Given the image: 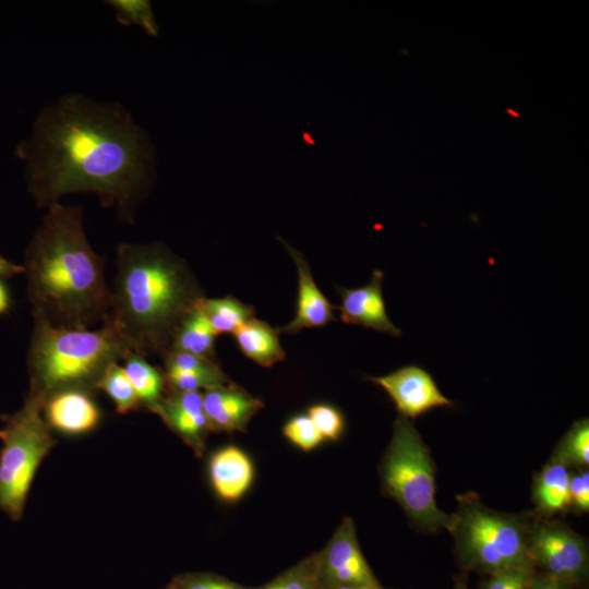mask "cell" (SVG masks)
<instances>
[{
  "mask_svg": "<svg viewBox=\"0 0 589 589\" xmlns=\"http://www.w3.org/2000/svg\"><path fill=\"white\" fill-rule=\"evenodd\" d=\"M16 155L37 206L88 193L127 223H133L155 177L154 145L132 115L79 93L45 106Z\"/></svg>",
  "mask_w": 589,
  "mask_h": 589,
  "instance_id": "cell-1",
  "label": "cell"
},
{
  "mask_svg": "<svg viewBox=\"0 0 589 589\" xmlns=\"http://www.w3.org/2000/svg\"><path fill=\"white\" fill-rule=\"evenodd\" d=\"M23 267L33 315L75 329L107 317L110 288L105 264L88 242L81 207L57 203L47 208Z\"/></svg>",
  "mask_w": 589,
  "mask_h": 589,
  "instance_id": "cell-2",
  "label": "cell"
},
{
  "mask_svg": "<svg viewBox=\"0 0 589 589\" xmlns=\"http://www.w3.org/2000/svg\"><path fill=\"white\" fill-rule=\"evenodd\" d=\"M202 297L185 262L163 243H121L105 321L132 352L164 357L178 325Z\"/></svg>",
  "mask_w": 589,
  "mask_h": 589,
  "instance_id": "cell-3",
  "label": "cell"
},
{
  "mask_svg": "<svg viewBox=\"0 0 589 589\" xmlns=\"http://www.w3.org/2000/svg\"><path fill=\"white\" fill-rule=\"evenodd\" d=\"M33 318L28 393L43 401L63 389L93 393L106 369L132 352L108 321L91 330L53 326L35 315Z\"/></svg>",
  "mask_w": 589,
  "mask_h": 589,
  "instance_id": "cell-4",
  "label": "cell"
},
{
  "mask_svg": "<svg viewBox=\"0 0 589 589\" xmlns=\"http://www.w3.org/2000/svg\"><path fill=\"white\" fill-rule=\"evenodd\" d=\"M450 531L455 555L464 570L492 575L533 564L528 556V534L537 514H508L486 507L474 492L457 495Z\"/></svg>",
  "mask_w": 589,
  "mask_h": 589,
  "instance_id": "cell-5",
  "label": "cell"
},
{
  "mask_svg": "<svg viewBox=\"0 0 589 589\" xmlns=\"http://www.w3.org/2000/svg\"><path fill=\"white\" fill-rule=\"evenodd\" d=\"M380 472L383 491L399 504L411 522L428 532L452 531L455 514L437 507L434 464L409 419L398 416L395 420Z\"/></svg>",
  "mask_w": 589,
  "mask_h": 589,
  "instance_id": "cell-6",
  "label": "cell"
},
{
  "mask_svg": "<svg viewBox=\"0 0 589 589\" xmlns=\"http://www.w3.org/2000/svg\"><path fill=\"white\" fill-rule=\"evenodd\" d=\"M43 404L28 393L19 410L4 417L0 430V508L13 520L22 517L35 473L57 444L44 419Z\"/></svg>",
  "mask_w": 589,
  "mask_h": 589,
  "instance_id": "cell-7",
  "label": "cell"
},
{
  "mask_svg": "<svg viewBox=\"0 0 589 589\" xmlns=\"http://www.w3.org/2000/svg\"><path fill=\"white\" fill-rule=\"evenodd\" d=\"M534 567L573 588H585L589 575L587 540L560 520L536 515L528 534Z\"/></svg>",
  "mask_w": 589,
  "mask_h": 589,
  "instance_id": "cell-8",
  "label": "cell"
},
{
  "mask_svg": "<svg viewBox=\"0 0 589 589\" xmlns=\"http://www.w3.org/2000/svg\"><path fill=\"white\" fill-rule=\"evenodd\" d=\"M318 589L382 586L359 545L354 521L345 517L324 549L316 553Z\"/></svg>",
  "mask_w": 589,
  "mask_h": 589,
  "instance_id": "cell-9",
  "label": "cell"
},
{
  "mask_svg": "<svg viewBox=\"0 0 589 589\" xmlns=\"http://www.w3.org/2000/svg\"><path fill=\"white\" fill-rule=\"evenodd\" d=\"M381 386L394 402L399 416L416 419L434 408L455 406L438 389L432 375L417 364H408L383 375L368 376Z\"/></svg>",
  "mask_w": 589,
  "mask_h": 589,
  "instance_id": "cell-10",
  "label": "cell"
},
{
  "mask_svg": "<svg viewBox=\"0 0 589 589\" xmlns=\"http://www.w3.org/2000/svg\"><path fill=\"white\" fill-rule=\"evenodd\" d=\"M384 273L375 269L371 280L356 289L335 287L341 298L340 320L346 324L360 325L380 333L399 337L401 329L387 315L383 298Z\"/></svg>",
  "mask_w": 589,
  "mask_h": 589,
  "instance_id": "cell-11",
  "label": "cell"
},
{
  "mask_svg": "<svg viewBox=\"0 0 589 589\" xmlns=\"http://www.w3.org/2000/svg\"><path fill=\"white\" fill-rule=\"evenodd\" d=\"M202 394L211 432H243L253 416L264 406L260 398L231 381Z\"/></svg>",
  "mask_w": 589,
  "mask_h": 589,
  "instance_id": "cell-12",
  "label": "cell"
},
{
  "mask_svg": "<svg viewBox=\"0 0 589 589\" xmlns=\"http://www.w3.org/2000/svg\"><path fill=\"white\" fill-rule=\"evenodd\" d=\"M157 416L197 456L205 449V441L211 432L203 406L202 392H167Z\"/></svg>",
  "mask_w": 589,
  "mask_h": 589,
  "instance_id": "cell-13",
  "label": "cell"
},
{
  "mask_svg": "<svg viewBox=\"0 0 589 589\" xmlns=\"http://www.w3.org/2000/svg\"><path fill=\"white\" fill-rule=\"evenodd\" d=\"M43 416L50 430L67 435H82L94 430L101 418L92 393L70 388L49 395L43 404Z\"/></svg>",
  "mask_w": 589,
  "mask_h": 589,
  "instance_id": "cell-14",
  "label": "cell"
},
{
  "mask_svg": "<svg viewBox=\"0 0 589 589\" xmlns=\"http://www.w3.org/2000/svg\"><path fill=\"white\" fill-rule=\"evenodd\" d=\"M292 257L298 274V298L294 317L279 333L297 334L302 329L323 327L336 321L334 306L318 289L302 254L281 239Z\"/></svg>",
  "mask_w": 589,
  "mask_h": 589,
  "instance_id": "cell-15",
  "label": "cell"
},
{
  "mask_svg": "<svg viewBox=\"0 0 589 589\" xmlns=\"http://www.w3.org/2000/svg\"><path fill=\"white\" fill-rule=\"evenodd\" d=\"M163 359L169 390L204 392L230 382L216 360L180 351H168Z\"/></svg>",
  "mask_w": 589,
  "mask_h": 589,
  "instance_id": "cell-16",
  "label": "cell"
},
{
  "mask_svg": "<svg viewBox=\"0 0 589 589\" xmlns=\"http://www.w3.org/2000/svg\"><path fill=\"white\" fill-rule=\"evenodd\" d=\"M208 474L217 496L226 502H236L250 489L254 467L242 449L228 445L211 456Z\"/></svg>",
  "mask_w": 589,
  "mask_h": 589,
  "instance_id": "cell-17",
  "label": "cell"
},
{
  "mask_svg": "<svg viewBox=\"0 0 589 589\" xmlns=\"http://www.w3.org/2000/svg\"><path fill=\"white\" fill-rule=\"evenodd\" d=\"M233 335L241 352L260 366L271 368L286 358L278 328L262 320L250 318Z\"/></svg>",
  "mask_w": 589,
  "mask_h": 589,
  "instance_id": "cell-18",
  "label": "cell"
},
{
  "mask_svg": "<svg viewBox=\"0 0 589 589\" xmlns=\"http://www.w3.org/2000/svg\"><path fill=\"white\" fill-rule=\"evenodd\" d=\"M570 470L562 462L551 460L534 478L532 501L537 515L543 518L567 510L569 505Z\"/></svg>",
  "mask_w": 589,
  "mask_h": 589,
  "instance_id": "cell-19",
  "label": "cell"
},
{
  "mask_svg": "<svg viewBox=\"0 0 589 589\" xmlns=\"http://www.w3.org/2000/svg\"><path fill=\"white\" fill-rule=\"evenodd\" d=\"M123 370L132 384L141 406L156 413L168 387L165 374L145 360V357L131 352L123 360Z\"/></svg>",
  "mask_w": 589,
  "mask_h": 589,
  "instance_id": "cell-20",
  "label": "cell"
},
{
  "mask_svg": "<svg viewBox=\"0 0 589 589\" xmlns=\"http://www.w3.org/2000/svg\"><path fill=\"white\" fill-rule=\"evenodd\" d=\"M217 336L194 305L175 330L169 351L187 352L216 360L215 340Z\"/></svg>",
  "mask_w": 589,
  "mask_h": 589,
  "instance_id": "cell-21",
  "label": "cell"
},
{
  "mask_svg": "<svg viewBox=\"0 0 589 589\" xmlns=\"http://www.w3.org/2000/svg\"><path fill=\"white\" fill-rule=\"evenodd\" d=\"M195 308L208 322L213 330L219 335L235 332L247 321L254 317L255 311L252 305L245 304L235 297L208 299L200 298Z\"/></svg>",
  "mask_w": 589,
  "mask_h": 589,
  "instance_id": "cell-22",
  "label": "cell"
},
{
  "mask_svg": "<svg viewBox=\"0 0 589 589\" xmlns=\"http://www.w3.org/2000/svg\"><path fill=\"white\" fill-rule=\"evenodd\" d=\"M551 460L568 468H587L589 465V420L580 419L573 423L557 443Z\"/></svg>",
  "mask_w": 589,
  "mask_h": 589,
  "instance_id": "cell-23",
  "label": "cell"
},
{
  "mask_svg": "<svg viewBox=\"0 0 589 589\" xmlns=\"http://www.w3.org/2000/svg\"><path fill=\"white\" fill-rule=\"evenodd\" d=\"M110 364L100 377L97 389L105 392L116 406V411L125 414L141 407L137 395L127 377L122 365Z\"/></svg>",
  "mask_w": 589,
  "mask_h": 589,
  "instance_id": "cell-24",
  "label": "cell"
},
{
  "mask_svg": "<svg viewBox=\"0 0 589 589\" xmlns=\"http://www.w3.org/2000/svg\"><path fill=\"white\" fill-rule=\"evenodd\" d=\"M106 3L115 11L116 20L124 26H139L147 35L157 36L159 27L147 0H109Z\"/></svg>",
  "mask_w": 589,
  "mask_h": 589,
  "instance_id": "cell-25",
  "label": "cell"
},
{
  "mask_svg": "<svg viewBox=\"0 0 589 589\" xmlns=\"http://www.w3.org/2000/svg\"><path fill=\"white\" fill-rule=\"evenodd\" d=\"M316 573V553H314L266 585L254 589H318Z\"/></svg>",
  "mask_w": 589,
  "mask_h": 589,
  "instance_id": "cell-26",
  "label": "cell"
},
{
  "mask_svg": "<svg viewBox=\"0 0 589 589\" xmlns=\"http://www.w3.org/2000/svg\"><path fill=\"white\" fill-rule=\"evenodd\" d=\"M283 433L290 443L304 452L316 448L324 441L306 413L288 419L283 426Z\"/></svg>",
  "mask_w": 589,
  "mask_h": 589,
  "instance_id": "cell-27",
  "label": "cell"
},
{
  "mask_svg": "<svg viewBox=\"0 0 589 589\" xmlns=\"http://www.w3.org/2000/svg\"><path fill=\"white\" fill-rule=\"evenodd\" d=\"M315 428L326 441H338L345 430V418L341 411L333 405L317 404L308 409L306 413Z\"/></svg>",
  "mask_w": 589,
  "mask_h": 589,
  "instance_id": "cell-28",
  "label": "cell"
},
{
  "mask_svg": "<svg viewBox=\"0 0 589 589\" xmlns=\"http://www.w3.org/2000/svg\"><path fill=\"white\" fill-rule=\"evenodd\" d=\"M166 589H254L211 573H184L175 576Z\"/></svg>",
  "mask_w": 589,
  "mask_h": 589,
  "instance_id": "cell-29",
  "label": "cell"
},
{
  "mask_svg": "<svg viewBox=\"0 0 589 589\" xmlns=\"http://www.w3.org/2000/svg\"><path fill=\"white\" fill-rule=\"evenodd\" d=\"M537 568L533 564L509 567L492 575L482 589H528Z\"/></svg>",
  "mask_w": 589,
  "mask_h": 589,
  "instance_id": "cell-30",
  "label": "cell"
},
{
  "mask_svg": "<svg viewBox=\"0 0 589 589\" xmlns=\"http://www.w3.org/2000/svg\"><path fill=\"white\" fill-rule=\"evenodd\" d=\"M568 509L574 513H588L589 510L588 468H579L577 472H570Z\"/></svg>",
  "mask_w": 589,
  "mask_h": 589,
  "instance_id": "cell-31",
  "label": "cell"
},
{
  "mask_svg": "<svg viewBox=\"0 0 589 589\" xmlns=\"http://www.w3.org/2000/svg\"><path fill=\"white\" fill-rule=\"evenodd\" d=\"M528 589H574V588L569 586L568 584L537 569Z\"/></svg>",
  "mask_w": 589,
  "mask_h": 589,
  "instance_id": "cell-32",
  "label": "cell"
},
{
  "mask_svg": "<svg viewBox=\"0 0 589 589\" xmlns=\"http://www.w3.org/2000/svg\"><path fill=\"white\" fill-rule=\"evenodd\" d=\"M17 274H24V267L10 262L0 255V277H12Z\"/></svg>",
  "mask_w": 589,
  "mask_h": 589,
  "instance_id": "cell-33",
  "label": "cell"
},
{
  "mask_svg": "<svg viewBox=\"0 0 589 589\" xmlns=\"http://www.w3.org/2000/svg\"><path fill=\"white\" fill-rule=\"evenodd\" d=\"M10 305V298L7 288L0 281V314L4 313Z\"/></svg>",
  "mask_w": 589,
  "mask_h": 589,
  "instance_id": "cell-34",
  "label": "cell"
},
{
  "mask_svg": "<svg viewBox=\"0 0 589 589\" xmlns=\"http://www.w3.org/2000/svg\"><path fill=\"white\" fill-rule=\"evenodd\" d=\"M453 589H468L467 580L465 576H458L455 578V586Z\"/></svg>",
  "mask_w": 589,
  "mask_h": 589,
  "instance_id": "cell-35",
  "label": "cell"
},
{
  "mask_svg": "<svg viewBox=\"0 0 589 589\" xmlns=\"http://www.w3.org/2000/svg\"><path fill=\"white\" fill-rule=\"evenodd\" d=\"M330 589H386L383 586L372 587V586H348V587H335Z\"/></svg>",
  "mask_w": 589,
  "mask_h": 589,
  "instance_id": "cell-36",
  "label": "cell"
}]
</instances>
